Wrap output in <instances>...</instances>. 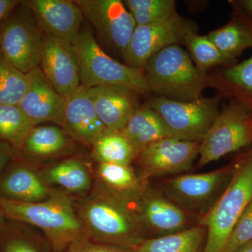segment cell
Masks as SVG:
<instances>
[{
  "instance_id": "cell-1",
  "label": "cell",
  "mask_w": 252,
  "mask_h": 252,
  "mask_svg": "<svg viewBox=\"0 0 252 252\" xmlns=\"http://www.w3.org/2000/svg\"><path fill=\"white\" fill-rule=\"evenodd\" d=\"M136 205L94 187L76 208L89 240L136 250L147 240Z\"/></svg>"
},
{
  "instance_id": "cell-2",
  "label": "cell",
  "mask_w": 252,
  "mask_h": 252,
  "mask_svg": "<svg viewBox=\"0 0 252 252\" xmlns=\"http://www.w3.org/2000/svg\"><path fill=\"white\" fill-rule=\"evenodd\" d=\"M6 220L39 228L55 252L88 238L72 197L63 190H53L44 201L27 203L1 198Z\"/></svg>"
},
{
  "instance_id": "cell-3",
  "label": "cell",
  "mask_w": 252,
  "mask_h": 252,
  "mask_svg": "<svg viewBox=\"0 0 252 252\" xmlns=\"http://www.w3.org/2000/svg\"><path fill=\"white\" fill-rule=\"evenodd\" d=\"M143 71L150 92L175 100L200 98L207 84V73L199 70L189 53L178 44L154 55Z\"/></svg>"
},
{
  "instance_id": "cell-4",
  "label": "cell",
  "mask_w": 252,
  "mask_h": 252,
  "mask_svg": "<svg viewBox=\"0 0 252 252\" xmlns=\"http://www.w3.org/2000/svg\"><path fill=\"white\" fill-rule=\"evenodd\" d=\"M73 45L79 59L81 86H117L144 94L150 92L144 71L112 59L96 40L92 28H82Z\"/></svg>"
},
{
  "instance_id": "cell-5",
  "label": "cell",
  "mask_w": 252,
  "mask_h": 252,
  "mask_svg": "<svg viewBox=\"0 0 252 252\" xmlns=\"http://www.w3.org/2000/svg\"><path fill=\"white\" fill-rule=\"evenodd\" d=\"M252 200V152L237 165L226 188L200 224L207 230L203 252H222L242 214Z\"/></svg>"
},
{
  "instance_id": "cell-6",
  "label": "cell",
  "mask_w": 252,
  "mask_h": 252,
  "mask_svg": "<svg viewBox=\"0 0 252 252\" xmlns=\"http://www.w3.org/2000/svg\"><path fill=\"white\" fill-rule=\"evenodd\" d=\"M43 32L32 11L21 1L1 23L0 51L14 67L28 74L40 65Z\"/></svg>"
},
{
  "instance_id": "cell-7",
  "label": "cell",
  "mask_w": 252,
  "mask_h": 252,
  "mask_svg": "<svg viewBox=\"0 0 252 252\" xmlns=\"http://www.w3.org/2000/svg\"><path fill=\"white\" fill-rule=\"evenodd\" d=\"M252 143V112L238 100L225 106L200 140L199 167Z\"/></svg>"
},
{
  "instance_id": "cell-8",
  "label": "cell",
  "mask_w": 252,
  "mask_h": 252,
  "mask_svg": "<svg viewBox=\"0 0 252 252\" xmlns=\"http://www.w3.org/2000/svg\"><path fill=\"white\" fill-rule=\"evenodd\" d=\"M147 104L160 116L172 137L184 140H201L220 113L219 99L213 97L179 101L158 96Z\"/></svg>"
},
{
  "instance_id": "cell-9",
  "label": "cell",
  "mask_w": 252,
  "mask_h": 252,
  "mask_svg": "<svg viewBox=\"0 0 252 252\" xmlns=\"http://www.w3.org/2000/svg\"><path fill=\"white\" fill-rule=\"evenodd\" d=\"M236 165L207 173L177 176L162 184L161 192L172 203L189 214L203 217L215 205L228 186Z\"/></svg>"
},
{
  "instance_id": "cell-10",
  "label": "cell",
  "mask_w": 252,
  "mask_h": 252,
  "mask_svg": "<svg viewBox=\"0 0 252 252\" xmlns=\"http://www.w3.org/2000/svg\"><path fill=\"white\" fill-rule=\"evenodd\" d=\"M196 33V24L177 13L163 22L137 26L123 59L127 65L143 70L154 55Z\"/></svg>"
},
{
  "instance_id": "cell-11",
  "label": "cell",
  "mask_w": 252,
  "mask_h": 252,
  "mask_svg": "<svg viewBox=\"0 0 252 252\" xmlns=\"http://www.w3.org/2000/svg\"><path fill=\"white\" fill-rule=\"evenodd\" d=\"M84 18L92 25L96 35L113 52L124 56L136 23L121 0L75 1Z\"/></svg>"
},
{
  "instance_id": "cell-12",
  "label": "cell",
  "mask_w": 252,
  "mask_h": 252,
  "mask_svg": "<svg viewBox=\"0 0 252 252\" xmlns=\"http://www.w3.org/2000/svg\"><path fill=\"white\" fill-rule=\"evenodd\" d=\"M200 141L170 137L150 144L137 154L142 168L140 179L176 175L189 171L198 157Z\"/></svg>"
},
{
  "instance_id": "cell-13",
  "label": "cell",
  "mask_w": 252,
  "mask_h": 252,
  "mask_svg": "<svg viewBox=\"0 0 252 252\" xmlns=\"http://www.w3.org/2000/svg\"><path fill=\"white\" fill-rule=\"evenodd\" d=\"M39 67L51 85L65 98L81 86L79 59L69 41L43 33Z\"/></svg>"
},
{
  "instance_id": "cell-14",
  "label": "cell",
  "mask_w": 252,
  "mask_h": 252,
  "mask_svg": "<svg viewBox=\"0 0 252 252\" xmlns=\"http://www.w3.org/2000/svg\"><path fill=\"white\" fill-rule=\"evenodd\" d=\"M136 207L144 233L152 235L151 238L173 234L194 226L190 214L172 203L161 190L146 187Z\"/></svg>"
},
{
  "instance_id": "cell-15",
  "label": "cell",
  "mask_w": 252,
  "mask_h": 252,
  "mask_svg": "<svg viewBox=\"0 0 252 252\" xmlns=\"http://www.w3.org/2000/svg\"><path fill=\"white\" fill-rule=\"evenodd\" d=\"M28 86L18 107L34 126L42 123L62 125L66 98L43 74L40 67L28 72Z\"/></svg>"
},
{
  "instance_id": "cell-16",
  "label": "cell",
  "mask_w": 252,
  "mask_h": 252,
  "mask_svg": "<svg viewBox=\"0 0 252 252\" xmlns=\"http://www.w3.org/2000/svg\"><path fill=\"white\" fill-rule=\"evenodd\" d=\"M32 11L43 33L74 44L80 34L84 16L75 1H23Z\"/></svg>"
},
{
  "instance_id": "cell-17",
  "label": "cell",
  "mask_w": 252,
  "mask_h": 252,
  "mask_svg": "<svg viewBox=\"0 0 252 252\" xmlns=\"http://www.w3.org/2000/svg\"><path fill=\"white\" fill-rule=\"evenodd\" d=\"M61 127L74 140L92 147L108 132L94 110L88 89L81 86L66 98Z\"/></svg>"
},
{
  "instance_id": "cell-18",
  "label": "cell",
  "mask_w": 252,
  "mask_h": 252,
  "mask_svg": "<svg viewBox=\"0 0 252 252\" xmlns=\"http://www.w3.org/2000/svg\"><path fill=\"white\" fill-rule=\"evenodd\" d=\"M94 110L110 132H121L140 107L137 93L117 86H99L88 89Z\"/></svg>"
},
{
  "instance_id": "cell-19",
  "label": "cell",
  "mask_w": 252,
  "mask_h": 252,
  "mask_svg": "<svg viewBox=\"0 0 252 252\" xmlns=\"http://www.w3.org/2000/svg\"><path fill=\"white\" fill-rule=\"evenodd\" d=\"M15 157L0 179V198L27 203L49 198L54 189L30 164Z\"/></svg>"
},
{
  "instance_id": "cell-20",
  "label": "cell",
  "mask_w": 252,
  "mask_h": 252,
  "mask_svg": "<svg viewBox=\"0 0 252 252\" xmlns=\"http://www.w3.org/2000/svg\"><path fill=\"white\" fill-rule=\"evenodd\" d=\"M95 175L94 187L135 205L146 187L130 165L99 162Z\"/></svg>"
},
{
  "instance_id": "cell-21",
  "label": "cell",
  "mask_w": 252,
  "mask_h": 252,
  "mask_svg": "<svg viewBox=\"0 0 252 252\" xmlns=\"http://www.w3.org/2000/svg\"><path fill=\"white\" fill-rule=\"evenodd\" d=\"M120 132L132 144L137 156L150 144L172 137L161 118L148 104L137 109Z\"/></svg>"
},
{
  "instance_id": "cell-22",
  "label": "cell",
  "mask_w": 252,
  "mask_h": 252,
  "mask_svg": "<svg viewBox=\"0 0 252 252\" xmlns=\"http://www.w3.org/2000/svg\"><path fill=\"white\" fill-rule=\"evenodd\" d=\"M207 230L200 224L187 229L155 238H148L137 252H203Z\"/></svg>"
},
{
  "instance_id": "cell-23",
  "label": "cell",
  "mask_w": 252,
  "mask_h": 252,
  "mask_svg": "<svg viewBox=\"0 0 252 252\" xmlns=\"http://www.w3.org/2000/svg\"><path fill=\"white\" fill-rule=\"evenodd\" d=\"M43 178L46 183L59 186L67 193H84L91 189L92 179L85 164L78 159L64 160L49 167Z\"/></svg>"
},
{
  "instance_id": "cell-24",
  "label": "cell",
  "mask_w": 252,
  "mask_h": 252,
  "mask_svg": "<svg viewBox=\"0 0 252 252\" xmlns=\"http://www.w3.org/2000/svg\"><path fill=\"white\" fill-rule=\"evenodd\" d=\"M207 36L223 56L233 61L245 50L252 47V30L238 17L209 33Z\"/></svg>"
},
{
  "instance_id": "cell-25",
  "label": "cell",
  "mask_w": 252,
  "mask_h": 252,
  "mask_svg": "<svg viewBox=\"0 0 252 252\" xmlns=\"http://www.w3.org/2000/svg\"><path fill=\"white\" fill-rule=\"evenodd\" d=\"M67 144L65 132L61 127L36 126L28 134L18 153L26 157H50L62 152Z\"/></svg>"
},
{
  "instance_id": "cell-26",
  "label": "cell",
  "mask_w": 252,
  "mask_h": 252,
  "mask_svg": "<svg viewBox=\"0 0 252 252\" xmlns=\"http://www.w3.org/2000/svg\"><path fill=\"white\" fill-rule=\"evenodd\" d=\"M34 127L18 105L0 104V140L19 152Z\"/></svg>"
},
{
  "instance_id": "cell-27",
  "label": "cell",
  "mask_w": 252,
  "mask_h": 252,
  "mask_svg": "<svg viewBox=\"0 0 252 252\" xmlns=\"http://www.w3.org/2000/svg\"><path fill=\"white\" fill-rule=\"evenodd\" d=\"M93 154L101 163L130 165L137 157L135 149L120 132H110L100 137L93 146Z\"/></svg>"
},
{
  "instance_id": "cell-28",
  "label": "cell",
  "mask_w": 252,
  "mask_h": 252,
  "mask_svg": "<svg viewBox=\"0 0 252 252\" xmlns=\"http://www.w3.org/2000/svg\"><path fill=\"white\" fill-rule=\"evenodd\" d=\"M123 1L137 26L163 22L177 13L176 1L174 0H125Z\"/></svg>"
},
{
  "instance_id": "cell-29",
  "label": "cell",
  "mask_w": 252,
  "mask_h": 252,
  "mask_svg": "<svg viewBox=\"0 0 252 252\" xmlns=\"http://www.w3.org/2000/svg\"><path fill=\"white\" fill-rule=\"evenodd\" d=\"M183 43L188 48L195 66L202 72L207 73L210 68L220 64L232 66L235 62L223 56L207 35H199L198 33L189 34Z\"/></svg>"
},
{
  "instance_id": "cell-30",
  "label": "cell",
  "mask_w": 252,
  "mask_h": 252,
  "mask_svg": "<svg viewBox=\"0 0 252 252\" xmlns=\"http://www.w3.org/2000/svg\"><path fill=\"white\" fill-rule=\"evenodd\" d=\"M27 86V74L14 67L0 51V104L18 105Z\"/></svg>"
},
{
  "instance_id": "cell-31",
  "label": "cell",
  "mask_w": 252,
  "mask_h": 252,
  "mask_svg": "<svg viewBox=\"0 0 252 252\" xmlns=\"http://www.w3.org/2000/svg\"><path fill=\"white\" fill-rule=\"evenodd\" d=\"M240 18L252 31V21L245 14ZM223 77L233 89L238 91V101L245 104L252 112V56L240 64H233L225 69Z\"/></svg>"
},
{
  "instance_id": "cell-32",
  "label": "cell",
  "mask_w": 252,
  "mask_h": 252,
  "mask_svg": "<svg viewBox=\"0 0 252 252\" xmlns=\"http://www.w3.org/2000/svg\"><path fill=\"white\" fill-rule=\"evenodd\" d=\"M0 252H41L33 240L19 227L6 221L0 230Z\"/></svg>"
},
{
  "instance_id": "cell-33",
  "label": "cell",
  "mask_w": 252,
  "mask_h": 252,
  "mask_svg": "<svg viewBox=\"0 0 252 252\" xmlns=\"http://www.w3.org/2000/svg\"><path fill=\"white\" fill-rule=\"evenodd\" d=\"M252 241V200L235 223L222 252H237Z\"/></svg>"
},
{
  "instance_id": "cell-34",
  "label": "cell",
  "mask_w": 252,
  "mask_h": 252,
  "mask_svg": "<svg viewBox=\"0 0 252 252\" xmlns=\"http://www.w3.org/2000/svg\"><path fill=\"white\" fill-rule=\"evenodd\" d=\"M63 252H137L135 250L95 243L89 238L76 242Z\"/></svg>"
},
{
  "instance_id": "cell-35",
  "label": "cell",
  "mask_w": 252,
  "mask_h": 252,
  "mask_svg": "<svg viewBox=\"0 0 252 252\" xmlns=\"http://www.w3.org/2000/svg\"><path fill=\"white\" fill-rule=\"evenodd\" d=\"M18 153L9 144L0 140V179Z\"/></svg>"
},
{
  "instance_id": "cell-36",
  "label": "cell",
  "mask_w": 252,
  "mask_h": 252,
  "mask_svg": "<svg viewBox=\"0 0 252 252\" xmlns=\"http://www.w3.org/2000/svg\"><path fill=\"white\" fill-rule=\"evenodd\" d=\"M20 2L18 0H0V24Z\"/></svg>"
},
{
  "instance_id": "cell-37",
  "label": "cell",
  "mask_w": 252,
  "mask_h": 252,
  "mask_svg": "<svg viewBox=\"0 0 252 252\" xmlns=\"http://www.w3.org/2000/svg\"><path fill=\"white\" fill-rule=\"evenodd\" d=\"M234 4L245 13L252 16V0H241L235 1Z\"/></svg>"
},
{
  "instance_id": "cell-38",
  "label": "cell",
  "mask_w": 252,
  "mask_h": 252,
  "mask_svg": "<svg viewBox=\"0 0 252 252\" xmlns=\"http://www.w3.org/2000/svg\"><path fill=\"white\" fill-rule=\"evenodd\" d=\"M6 218L5 217L4 210H3L2 205H1V198H0V230L4 226L6 221Z\"/></svg>"
},
{
  "instance_id": "cell-39",
  "label": "cell",
  "mask_w": 252,
  "mask_h": 252,
  "mask_svg": "<svg viewBox=\"0 0 252 252\" xmlns=\"http://www.w3.org/2000/svg\"><path fill=\"white\" fill-rule=\"evenodd\" d=\"M237 252H252V245L251 243H249L245 246L243 247L240 250H239Z\"/></svg>"
},
{
  "instance_id": "cell-40",
  "label": "cell",
  "mask_w": 252,
  "mask_h": 252,
  "mask_svg": "<svg viewBox=\"0 0 252 252\" xmlns=\"http://www.w3.org/2000/svg\"><path fill=\"white\" fill-rule=\"evenodd\" d=\"M1 24H0V28H1Z\"/></svg>"
},
{
  "instance_id": "cell-41",
  "label": "cell",
  "mask_w": 252,
  "mask_h": 252,
  "mask_svg": "<svg viewBox=\"0 0 252 252\" xmlns=\"http://www.w3.org/2000/svg\"><path fill=\"white\" fill-rule=\"evenodd\" d=\"M251 243V244H252V242H251V243Z\"/></svg>"
},
{
  "instance_id": "cell-42",
  "label": "cell",
  "mask_w": 252,
  "mask_h": 252,
  "mask_svg": "<svg viewBox=\"0 0 252 252\" xmlns=\"http://www.w3.org/2000/svg\"></svg>"
}]
</instances>
